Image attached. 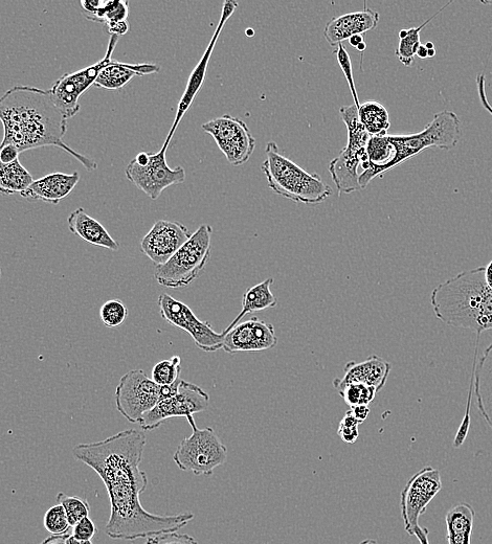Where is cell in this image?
Returning <instances> with one entry per match:
<instances>
[{
  "mask_svg": "<svg viewBox=\"0 0 492 544\" xmlns=\"http://www.w3.org/2000/svg\"><path fill=\"white\" fill-rule=\"evenodd\" d=\"M168 146L155 154L141 152L127 166L129 181L152 200L158 199L169 187L183 184L186 171L183 167L171 169L166 161Z\"/></svg>",
  "mask_w": 492,
  "mask_h": 544,
  "instance_id": "9c48e42d",
  "label": "cell"
},
{
  "mask_svg": "<svg viewBox=\"0 0 492 544\" xmlns=\"http://www.w3.org/2000/svg\"><path fill=\"white\" fill-rule=\"evenodd\" d=\"M476 364L477 362L475 361L473 375L471 378V384H469L471 385V387H469V391H468L466 413L454 441L455 448H460L464 444V441L466 440L468 435L469 426H471V406H472L473 390L475 387Z\"/></svg>",
  "mask_w": 492,
  "mask_h": 544,
  "instance_id": "74e56055",
  "label": "cell"
},
{
  "mask_svg": "<svg viewBox=\"0 0 492 544\" xmlns=\"http://www.w3.org/2000/svg\"><path fill=\"white\" fill-rule=\"evenodd\" d=\"M485 267V282L492 290V260Z\"/></svg>",
  "mask_w": 492,
  "mask_h": 544,
  "instance_id": "bcb514c9",
  "label": "cell"
},
{
  "mask_svg": "<svg viewBox=\"0 0 492 544\" xmlns=\"http://www.w3.org/2000/svg\"><path fill=\"white\" fill-rule=\"evenodd\" d=\"M486 78L484 74H479L477 76V87H478V94L481 101L482 106L490 113L492 116V106L488 102L487 96H486Z\"/></svg>",
  "mask_w": 492,
  "mask_h": 544,
  "instance_id": "60d3db41",
  "label": "cell"
},
{
  "mask_svg": "<svg viewBox=\"0 0 492 544\" xmlns=\"http://www.w3.org/2000/svg\"><path fill=\"white\" fill-rule=\"evenodd\" d=\"M222 334L225 335L222 350L228 354L264 352L278 345L274 326L259 320L256 316Z\"/></svg>",
  "mask_w": 492,
  "mask_h": 544,
  "instance_id": "2e32d148",
  "label": "cell"
},
{
  "mask_svg": "<svg viewBox=\"0 0 492 544\" xmlns=\"http://www.w3.org/2000/svg\"><path fill=\"white\" fill-rule=\"evenodd\" d=\"M266 161L261 165L268 188L297 203L319 204L333 191L317 173H309L285 157L275 142L267 143Z\"/></svg>",
  "mask_w": 492,
  "mask_h": 544,
  "instance_id": "5b68a950",
  "label": "cell"
},
{
  "mask_svg": "<svg viewBox=\"0 0 492 544\" xmlns=\"http://www.w3.org/2000/svg\"><path fill=\"white\" fill-rule=\"evenodd\" d=\"M108 34L110 36L121 37L128 33L130 26L128 20L114 22V24L106 25Z\"/></svg>",
  "mask_w": 492,
  "mask_h": 544,
  "instance_id": "b9f144b4",
  "label": "cell"
},
{
  "mask_svg": "<svg viewBox=\"0 0 492 544\" xmlns=\"http://www.w3.org/2000/svg\"><path fill=\"white\" fill-rule=\"evenodd\" d=\"M191 236L190 230L183 223L159 220L142 239L141 249L156 266H160L182 248Z\"/></svg>",
  "mask_w": 492,
  "mask_h": 544,
  "instance_id": "e0dca14e",
  "label": "cell"
},
{
  "mask_svg": "<svg viewBox=\"0 0 492 544\" xmlns=\"http://www.w3.org/2000/svg\"><path fill=\"white\" fill-rule=\"evenodd\" d=\"M71 534V532H67L61 535H53L44 540L41 544H66V540Z\"/></svg>",
  "mask_w": 492,
  "mask_h": 544,
  "instance_id": "ee69618b",
  "label": "cell"
},
{
  "mask_svg": "<svg viewBox=\"0 0 492 544\" xmlns=\"http://www.w3.org/2000/svg\"><path fill=\"white\" fill-rule=\"evenodd\" d=\"M201 128L212 136L231 165L238 167L250 161L256 141L242 120L225 115L209 121Z\"/></svg>",
  "mask_w": 492,
  "mask_h": 544,
  "instance_id": "5bb4252c",
  "label": "cell"
},
{
  "mask_svg": "<svg viewBox=\"0 0 492 544\" xmlns=\"http://www.w3.org/2000/svg\"><path fill=\"white\" fill-rule=\"evenodd\" d=\"M97 533L94 521L86 517L73 527L72 535L78 540H92Z\"/></svg>",
  "mask_w": 492,
  "mask_h": 544,
  "instance_id": "ab89813d",
  "label": "cell"
},
{
  "mask_svg": "<svg viewBox=\"0 0 492 544\" xmlns=\"http://www.w3.org/2000/svg\"><path fill=\"white\" fill-rule=\"evenodd\" d=\"M416 56L422 60L428 59V49L426 48V45L420 44Z\"/></svg>",
  "mask_w": 492,
  "mask_h": 544,
  "instance_id": "681fc988",
  "label": "cell"
},
{
  "mask_svg": "<svg viewBox=\"0 0 492 544\" xmlns=\"http://www.w3.org/2000/svg\"><path fill=\"white\" fill-rule=\"evenodd\" d=\"M441 489L440 471L428 466L414 474L401 491V515L409 535L414 536L419 518L427 512L428 506Z\"/></svg>",
  "mask_w": 492,
  "mask_h": 544,
  "instance_id": "4fadbf2b",
  "label": "cell"
},
{
  "mask_svg": "<svg viewBox=\"0 0 492 544\" xmlns=\"http://www.w3.org/2000/svg\"><path fill=\"white\" fill-rule=\"evenodd\" d=\"M192 435L178 445L173 461L178 468L197 476H212L228 459V448L222 444L211 427L199 429L193 425Z\"/></svg>",
  "mask_w": 492,
  "mask_h": 544,
  "instance_id": "ba28073f",
  "label": "cell"
},
{
  "mask_svg": "<svg viewBox=\"0 0 492 544\" xmlns=\"http://www.w3.org/2000/svg\"><path fill=\"white\" fill-rule=\"evenodd\" d=\"M182 359L180 356H173L170 359L162 360L156 364L151 373V379L160 387H167L181 378Z\"/></svg>",
  "mask_w": 492,
  "mask_h": 544,
  "instance_id": "4dcf8cb0",
  "label": "cell"
},
{
  "mask_svg": "<svg viewBox=\"0 0 492 544\" xmlns=\"http://www.w3.org/2000/svg\"><path fill=\"white\" fill-rule=\"evenodd\" d=\"M56 501L64 508L72 528L82 519L89 517V512H91V506H89L88 502L78 496H69L60 492Z\"/></svg>",
  "mask_w": 492,
  "mask_h": 544,
  "instance_id": "1f68e13d",
  "label": "cell"
},
{
  "mask_svg": "<svg viewBox=\"0 0 492 544\" xmlns=\"http://www.w3.org/2000/svg\"><path fill=\"white\" fill-rule=\"evenodd\" d=\"M80 180L78 172L73 174L52 173L33 181V184L20 195L32 201L58 204L69 196Z\"/></svg>",
  "mask_w": 492,
  "mask_h": 544,
  "instance_id": "44dd1931",
  "label": "cell"
},
{
  "mask_svg": "<svg viewBox=\"0 0 492 544\" xmlns=\"http://www.w3.org/2000/svg\"><path fill=\"white\" fill-rule=\"evenodd\" d=\"M273 284L274 279L268 278L265 281L246 290L243 294L241 312L223 332H227L239 324L246 314L275 308L278 305V301L271 290V286Z\"/></svg>",
  "mask_w": 492,
  "mask_h": 544,
  "instance_id": "484cf974",
  "label": "cell"
},
{
  "mask_svg": "<svg viewBox=\"0 0 492 544\" xmlns=\"http://www.w3.org/2000/svg\"><path fill=\"white\" fill-rule=\"evenodd\" d=\"M66 544H95L92 540H78L72 534L67 538Z\"/></svg>",
  "mask_w": 492,
  "mask_h": 544,
  "instance_id": "c3c4849f",
  "label": "cell"
},
{
  "mask_svg": "<svg viewBox=\"0 0 492 544\" xmlns=\"http://www.w3.org/2000/svg\"><path fill=\"white\" fill-rule=\"evenodd\" d=\"M360 425L361 423L355 419L351 411H348L339 424V437L346 444H354L360 437Z\"/></svg>",
  "mask_w": 492,
  "mask_h": 544,
  "instance_id": "8d00e7d4",
  "label": "cell"
},
{
  "mask_svg": "<svg viewBox=\"0 0 492 544\" xmlns=\"http://www.w3.org/2000/svg\"><path fill=\"white\" fill-rule=\"evenodd\" d=\"M161 389L143 370L129 371L116 389L119 413L130 423H140L143 416L161 401Z\"/></svg>",
  "mask_w": 492,
  "mask_h": 544,
  "instance_id": "7c38bea8",
  "label": "cell"
},
{
  "mask_svg": "<svg viewBox=\"0 0 492 544\" xmlns=\"http://www.w3.org/2000/svg\"><path fill=\"white\" fill-rule=\"evenodd\" d=\"M145 544H151V541L149 539H147Z\"/></svg>",
  "mask_w": 492,
  "mask_h": 544,
  "instance_id": "6f0895ef",
  "label": "cell"
},
{
  "mask_svg": "<svg viewBox=\"0 0 492 544\" xmlns=\"http://www.w3.org/2000/svg\"><path fill=\"white\" fill-rule=\"evenodd\" d=\"M476 511L472 505L458 504L447 512L445 521L449 544H471Z\"/></svg>",
  "mask_w": 492,
  "mask_h": 544,
  "instance_id": "cb8c5ba5",
  "label": "cell"
},
{
  "mask_svg": "<svg viewBox=\"0 0 492 544\" xmlns=\"http://www.w3.org/2000/svg\"><path fill=\"white\" fill-rule=\"evenodd\" d=\"M337 54L338 62L342 68V71L346 77V80L349 84V88L351 90V94L354 100V105L357 109L361 107L359 96H357V90L355 87V82L353 78V72H352V63L350 56L348 52L346 51V48L343 44H340L338 47V50L334 52Z\"/></svg>",
  "mask_w": 492,
  "mask_h": 544,
  "instance_id": "d590c367",
  "label": "cell"
},
{
  "mask_svg": "<svg viewBox=\"0 0 492 544\" xmlns=\"http://www.w3.org/2000/svg\"><path fill=\"white\" fill-rule=\"evenodd\" d=\"M429 530L427 528H421L418 526L415 530L414 536L419 540L420 544H430Z\"/></svg>",
  "mask_w": 492,
  "mask_h": 544,
  "instance_id": "f6af8a7d",
  "label": "cell"
},
{
  "mask_svg": "<svg viewBox=\"0 0 492 544\" xmlns=\"http://www.w3.org/2000/svg\"><path fill=\"white\" fill-rule=\"evenodd\" d=\"M408 35V30H401L399 32V40L406 38Z\"/></svg>",
  "mask_w": 492,
  "mask_h": 544,
  "instance_id": "816d5d0a",
  "label": "cell"
},
{
  "mask_svg": "<svg viewBox=\"0 0 492 544\" xmlns=\"http://www.w3.org/2000/svg\"><path fill=\"white\" fill-rule=\"evenodd\" d=\"M0 277H2V268H0Z\"/></svg>",
  "mask_w": 492,
  "mask_h": 544,
  "instance_id": "680465c9",
  "label": "cell"
},
{
  "mask_svg": "<svg viewBox=\"0 0 492 544\" xmlns=\"http://www.w3.org/2000/svg\"><path fill=\"white\" fill-rule=\"evenodd\" d=\"M362 125L371 136L388 135L391 126L389 112L386 107L376 101H369L359 108Z\"/></svg>",
  "mask_w": 492,
  "mask_h": 544,
  "instance_id": "f1b7e54d",
  "label": "cell"
},
{
  "mask_svg": "<svg viewBox=\"0 0 492 544\" xmlns=\"http://www.w3.org/2000/svg\"><path fill=\"white\" fill-rule=\"evenodd\" d=\"M82 12L88 20L102 22L109 25L114 22L127 20L129 14L128 2H99V0H82L80 3Z\"/></svg>",
  "mask_w": 492,
  "mask_h": 544,
  "instance_id": "4316f807",
  "label": "cell"
},
{
  "mask_svg": "<svg viewBox=\"0 0 492 544\" xmlns=\"http://www.w3.org/2000/svg\"><path fill=\"white\" fill-rule=\"evenodd\" d=\"M210 405V396L198 385L181 380L175 396L161 400L145 414L139 423L144 432L159 428L171 418H186L191 426L196 425L194 415L205 412Z\"/></svg>",
  "mask_w": 492,
  "mask_h": 544,
  "instance_id": "30bf717a",
  "label": "cell"
},
{
  "mask_svg": "<svg viewBox=\"0 0 492 544\" xmlns=\"http://www.w3.org/2000/svg\"><path fill=\"white\" fill-rule=\"evenodd\" d=\"M147 439L137 429H127L103 441L79 444L74 458L95 470L103 481L110 501L106 534L115 540H137L173 533L187 526L194 514L156 515L146 511L141 494L148 486L141 470Z\"/></svg>",
  "mask_w": 492,
  "mask_h": 544,
  "instance_id": "6da1fadb",
  "label": "cell"
},
{
  "mask_svg": "<svg viewBox=\"0 0 492 544\" xmlns=\"http://www.w3.org/2000/svg\"><path fill=\"white\" fill-rule=\"evenodd\" d=\"M237 7H238V4L236 2H233V0H230V2H225V4H223L222 16L219 21L216 32L209 44V47L205 55L203 56V58H201V60L195 67V70L191 74L187 88L185 90V94L182 97L180 104H178L175 121L168 134V138L165 142V145L167 146L170 145V142L173 138V135L178 125H180L182 119L185 116V113L190 109L194 99L198 95L199 89L201 88V86H203L204 81L206 79L207 67H208L212 52L215 48L216 41L223 27H225L227 20L234 14Z\"/></svg>",
  "mask_w": 492,
  "mask_h": 544,
  "instance_id": "ac0fdd59",
  "label": "cell"
},
{
  "mask_svg": "<svg viewBox=\"0 0 492 544\" xmlns=\"http://www.w3.org/2000/svg\"><path fill=\"white\" fill-rule=\"evenodd\" d=\"M70 231L85 242L118 252L120 244L109 235L104 226L89 216L84 209L75 210L67 219Z\"/></svg>",
  "mask_w": 492,
  "mask_h": 544,
  "instance_id": "7402d4cb",
  "label": "cell"
},
{
  "mask_svg": "<svg viewBox=\"0 0 492 544\" xmlns=\"http://www.w3.org/2000/svg\"><path fill=\"white\" fill-rule=\"evenodd\" d=\"M159 306L163 319L189 333L197 348L208 353L222 350L225 335L214 331L210 323L200 321L186 304L163 293Z\"/></svg>",
  "mask_w": 492,
  "mask_h": 544,
  "instance_id": "9a60e30c",
  "label": "cell"
},
{
  "mask_svg": "<svg viewBox=\"0 0 492 544\" xmlns=\"http://www.w3.org/2000/svg\"><path fill=\"white\" fill-rule=\"evenodd\" d=\"M365 42L364 41V36L363 35H354L352 36L350 39H349V43L351 44V47L353 48H357L359 47V45L361 43Z\"/></svg>",
  "mask_w": 492,
  "mask_h": 544,
  "instance_id": "7dc6e473",
  "label": "cell"
},
{
  "mask_svg": "<svg viewBox=\"0 0 492 544\" xmlns=\"http://www.w3.org/2000/svg\"><path fill=\"white\" fill-rule=\"evenodd\" d=\"M435 316L443 324L481 335L492 330V290L485 267H477L441 283L431 293Z\"/></svg>",
  "mask_w": 492,
  "mask_h": 544,
  "instance_id": "3957f363",
  "label": "cell"
},
{
  "mask_svg": "<svg viewBox=\"0 0 492 544\" xmlns=\"http://www.w3.org/2000/svg\"><path fill=\"white\" fill-rule=\"evenodd\" d=\"M245 33H246V35H248L250 37L254 36V34H255V32L253 30H248Z\"/></svg>",
  "mask_w": 492,
  "mask_h": 544,
  "instance_id": "9f6ffc18",
  "label": "cell"
},
{
  "mask_svg": "<svg viewBox=\"0 0 492 544\" xmlns=\"http://www.w3.org/2000/svg\"><path fill=\"white\" fill-rule=\"evenodd\" d=\"M351 413L357 421L364 423L370 415V408L367 405H359L350 408Z\"/></svg>",
  "mask_w": 492,
  "mask_h": 544,
  "instance_id": "7bdbcfd3",
  "label": "cell"
},
{
  "mask_svg": "<svg viewBox=\"0 0 492 544\" xmlns=\"http://www.w3.org/2000/svg\"><path fill=\"white\" fill-rule=\"evenodd\" d=\"M127 317L128 308L121 300H109L100 308V319L107 328L120 327Z\"/></svg>",
  "mask_w": 492,
  "mask_h": 544,
  "instance_id": "836d02e7",
  "label": "cell"
},
{
  "mask_svg": "<svg viewBox=\"0 0 492 544\" xmlns=\"http://www.w3.org/2000/svg\"><path fill=\"white\" fill-rule=\"evenodd\" d=\"M462 138L461 121L454 111L443 110L423 131L406 135H387L392 156L384 165L375 166L368 161L361 164L364 172L359 177L361 189L367 188L371 181L411 160L424 150L437 147L444 151L454 149Z\"/></svg>",
  "mask_w": 492,
  "mask_h": 544,
  "instance_id": "277c9868",
  "label": "cell"
},
{
  "mask_svg": "<svg viewBox=\"0 0 492 544\" xmlns=\"http://www.w3.org/2000/svg\"><path fill=\"white\" fill-rule=\"evenodd\" d=\"M147 539L151 541V544H198L194 537L177 532L156 535Z\"/></svg>",
  "mask_w": 492,
  "mask_h": 544,
  "instance_id": "f35d334b",
  "label": "cell"
},
{
  "mask_svg": "<svg viewBox=\"0 0 492 544\" xmlns=\"http://www.w3.org/2000/svg\"><path fill=\"white\" fill-rule=\"evenodd\" d=\"M436 56V50H428V58H434Z\"/></svg>",
  "mask_w": 492,
  "mask_h": 544,
  "instance_id": "11a10c76",
  "label": "cell"
},
{
  "mask_svg": "<svg viewBox=\"0 0 492 544\" xmlns=\"http://www.w3.org/2000/svg\"><path fill=\"white\" fill-rule=\"evenodd\" d=\"M212 233L210 225H200L188 242L165 264L156 266V282L178 289L188 287L198 279L211 257Z\"/></svg>",
  "mask_w": 492,
  "mask_h": 544,
  "instance_id": "8992f818",
  "label": "cell"
},
{
  "mask_svg": "<svg viewBox=\"0 0 492 544\" xmlns=\"http://www.w3.org/2000/svg\"><path fill=\"white\" fill-rule=\"evenodd\" d=\"M66 121L49 90L14 86L0 98V122L4 126V140L0 146L13 145L20 153L57 147L74 156L87 171L97 170L95 161L64 143Z\"/></svg>",
  "mask_w": 492,
  "mask_h": 544,
  "instance_id": "7a4b0ae2",
  "label": "cell"
},
{
  "mask_svg": "<svg viewBox=\"0 0 492 544\" xmlns=\"http://www.w3.org/2000/svg\"><path fill=\"white\" fill-rule=\"evenodd\" d=\"M379 19L377 12L366 7L363 11L334 17L327 22L324 37L331 47H339L354 35H363L375 30Z\"/></svg>",
  "mask_w": 492,
  "mask_h": 544,
  "instance_id": "d6986e66",
  "label": "cell"
},
{
  "mask_svg": "<svg viewBox=\"0 0 492 544\" xmlns=\"http://www.w3.org/2000/svg\"><path fill=\"white\" fill-rule=\"evenodd\" d=\"M44 528L52 535H61L70 532L71 525L64 508L57 504L44 515Z\"/></svg>",
  "mask_w": 492,
  "mask_h": 544,
  "instance_id": "e575fe53",
  "label": "cell"
},
{
  "mask_svg": "<svg viewBox=\"0 0 492 544\" xmlns=\"http://www.w3.org/2000/svg\"><path fill=\"white\" fill-rule=\"evenodd\" d=\"M450 5H452V2L447 3L435 15L430 17L426 22H423V24L420 27L412 28L408 30L407 37L400 40L398 48L396 49V52H395L396 57L402 64L406 65L407 67H410L413 65L418 48L420 47V44H421L420 32L422 31V29L426 28L435 17L441 14V12H443L444 9H446Z\"/></svg>",
  "mask_w": 492,
  "mask_h": 544,
  "instance_id": "f546056e",
  "label": "cell"
},
{
  "mask_svg": "<svg viewBox=\"0 0 492 544\" xmlns=\"http://www.w3.org/2000/svg\"><path fill=\"white\" fill-rule=\"evenodd\" d=\"M33 181V176L19 160L9 165L0 164V194L10 196L24 193Z\"/></svg>",
  "mask_w": 492,
  "mask_h": 544,
  "instance_id": "83f0119b",
  "label": "cell"
},
{
  "mask_svg": "<svg viewBox=\"0 0 492 544\" xmlns=\"http://www.w3.org/2000/svg\"><path fill=\"white\" fill-rule=\"evenodd\" d=\"M161 70L155 64H130L111 61L99 74L95 86L108 90H119L126 86L133 77L158 74Z\"/></svg>",
  "mask_w": 492,
  "mask_h": 544,
  "instance_id": "603a6c76",
  "label": "cell"
},
{
  "mask_svg": "<svg viewBox=\"0 0 492 544\" xmlns=\"http://www.w3.org/2000/svg\"><path fill=\"white\" fill-rule=\"evenodd\" d=\"M118 41L119 37L110 36L108 49L102 60L75 73L63 75L49 90L54 103L66 119L74 118L80 111V97L87 92L89 87L95 85L103 68L113 61L111 57H113Z\"/></svg>",
  "mask_w": 492,
  "mask_h": 544,
  "instance_id": "8fae6325",
  "label": "cell"
},
{
  "mask_svg": "<svg viewBox=\"0 0 492 544\" xmlns=\"http://www.w3.org/2000/svg\"><path fill=\"white\" fill-rule=\"evenodd\" d=\"M475 391L479 410L492 429V344L476 364Z\"/></svg>",
  "mask_w": 492,
  "mask_h": 544,
  "instance_id": "d4e9b609",
  "label": "cell"
},
{
  "mask_svg": "<svg viewBox=\"0 0 492 544\" xmlns=\"http://www.w3.org/2000/svg\"><path fill=\"white\" fill-rule=\"evenodd\" d=\"M391 371L390 362L376 355L370 356L363 362L351 361L345 367L344 377L333 381V387L339 392L347 384L364 383L379 392L385 387Z\"/></svg>",
  "mask_w": 492,
  "mask_h": 544,
  "instance_id": "ffe728a7",
  "label": "cell"
},
{
  "mask_svg": "<svg viewBox=\"0 0 492 544\" xmlns=\"http://www.w3.org/2000/svg\"><path fill=\"white\" fill-rule=\"evenodd\" d=\"M367 49V44L366 42H363L359 45V47L356 48L357 51H359L360 53H364Z\"/></svg>",
  "mask_w": 492,
  "mask_h": 544,
  "instance_id": "f907efd6",
  "label": "cell"
},
{
  "mask_svg": "<svg viewBox=\"0 0 492 544\" xmlns=\"http://www.w3.org/2000/svg\"><path fill=\"white\" fill-rule=\"evenodd\" d=\"M424 45H426V48H427L428 50H433V49H435V45H434V43L431 42V41L427 42V43L424 44Z\"/></svg>",
  "mask_w": 492,
  "mask_h": 544,
  "instance_id": "db71d44e",
  "label": "cell"
},
{
  "mask_svg": "<svg viewBox=\"0 0 492 544\" xmlns=\"http://www.w3.org/2000/svg\"><path fill=\"white\" fill-rule=\"evenodd\" d=\"M360 544H379L375 539H366L362 541Z\"/></svg>",
  "mask_w": 492,
  "mask_h": 544,
  "instance_id": "f5cc1de1",
  "label": "cell"
},
{
  "mask_svg": "<svg viewBox=\"0 0 492 544\" xmlns=\"http://www.w3.org/2000/svg\"><path fill=\"white\" fill-rule=\"evenodd\" d=\"M377 393L375 388L364 383L347 384L339 391L340 396L350 408L359 405L369 406L375 399Z\"/></svg>",
  "mask_w": 492,
  "mask_h": 544,
  "instance_id": "d6a6232c",
  "label": "cell"
},
{
  "mask_svg": "<svg viewBox=\"0 0 492 544\" xmlns=\"http://www.w3.org/2000/svg\"><path fill=\"white\" fill-rule=\"evenodd\" d=\"M340 115L347 127L348 143L329 164V173L340 194H351L361 190L357 168L368 161L366 149L371 135L362 125L355 105L341 107Z\"/></svg>",
  "mask_w": 492,
  "mask_h": 544,
  "instance_id": "52a82bcc",
  "label": "cell"
}]
</instances>
